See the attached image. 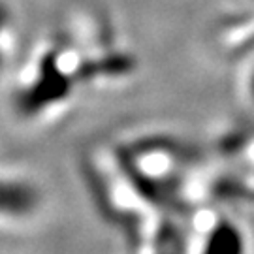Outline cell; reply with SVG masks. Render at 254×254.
I'll use <instances>...</instances> for the list:
<instances>
[{"instance_id": "1", "label": "cell", "mask_w": 254, "mask_h": 254, "mask_svg": "<svg viewBox=\"0 0 254 254\" xmlns=\"http://www.w3.org/2000/svg\"><path fill=\"white\" fill-rule=\"evenodd\" d=\"M203 253L239 254L247 251V236L243 228L232 220H217L207 228L203 237Z\"/></svg>"}, {"instance_id": "2", "label": "cell", "mask_w": 254, "mask_h": 254, "mask_svg": "<svg viewBox=\"0 0 254 254\" xmlns=\"http://www.w3.org/2000/svg\"><path fill=\"white\" fill-rule=\"evenodd\" d=\"M38 203V192L25 181L0 179V217L19 218L30 215Z\"/></svg>"}, {"instance_id": "3", "label": "cell", "mask_w": 254, "mask_h": 254, "mask_svg": "<svg viewBox=\"0 0 254 254\" xmlns=\"http://www.w3.org/2000/svg\"><path fill=\"white\" fill-rule=\"evenodd\" d=\"M9 21H11L9 9L6 8L4 2H0V66L4 63V38H6V30L9 27Z\"/></svg>"}, {"instance_id": "4", "label": "cell", "mask_w": 254, "mask_h": 254, "mask_svg": "<svg viewBox=\"0 0 254 254\" xmlns=\"http://www.w3.org/2000/svg\"><path fill=\"white\" fill-rule=\"evenodd\" d=\"M245 92H247V96H249V100L253 102V106H254V63L251 64V68H249V72H247Z\"/></svg>"}]
</instances>
